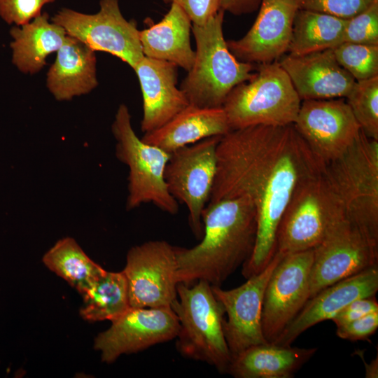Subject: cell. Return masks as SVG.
Returning <instances> with one entry per match:
<instances>
[{
    "mask_svg": "<svg viewBox=\"0 0 378 378\" xmlns=\"http://www.w3.org/2000/svg\"><path fill=\"white\" fill-rule=\"evenodd\" d=\"M51 21L94 51L113 55L132 69L144 56L136 24L125 18L118 0H100L99 10L94 14L63 8Z\"/></svg>",
    "mask_w": 378,
    "mask_h": 378,
    "instance_id": "10",
    "label": "cell"
},
{
    "mask_svg": "<svg viewBox=\"0 0 378 378\" xmlns=\"http://www.w3.org/2000/svg\"><path fill=\"white\" fill-rule=\"evenodd\" d=\"M281 256L276 252L262 271L237 288L224 290L211 285L227 314L223 328L232 357L251 346L267 342L262 330V300L267 281Z\"/></svg>",
    "mask_w": 378,
    "mask_h": 378,
    "instance_id": "16",
    "label": "cell"
},
{
    "mask_svg": "<svg viewBox=\"0 0 378 378\" xmlns=\"http://www.w3.org/2000/svg\"><path fill=\"white\" fill-rule=\"evenodd\" d=\"M314 251L282 255L267 281L261 324L267 342H274L302 309L309 296Z\"/></svg>",
    "mask_w": 378,
    "mask_h": 378,
    "instance_id": "13",
    "label": "cell"
},
{
    "mask_svg": "<svg viewBox=\"0 0 378 378\" xmlns=\"http://www.w3.org/2000/svg\"><path fill=\"white\" fill-rule=\"evenodd\" d=\"M378 312L375 295L355 300L342 309L332 321L336 327L346 324L368 314Z\"/></svg>",
    "mask_w": 378,
    "mask_h": 378,
    "instance_id": "36",
    "label": "cell"
},
{
    "mask_svg": "<svg viewBox=\"0 0 378 378\" xmlns=\"http://www.w3.org/2000/svg\"><path fill=\"white\" fill-rule=\"evenodd\" d=\"M302 101L346 98L356 80L335 59L332 49L279 60Z\"/></svg>",
    "mask_w": 378,
    "mask_h": 378,
    "instance_id": "19",
    "label": "cell"
},
{
    "mask_svg": "<svg viewBox=\"0 0 378 378\" xmlns=\"http://www.w3.org/2000/svg\"><path fill=\"white\" fill-rule=\"evenodd\" d=\"M345 214L323 172L302 186L287 205L277 228L276 252L286 255L313 249Z\"/></svg>",
    "mask_w": 378,
    "mask_h": 378,
    "instance_id": "8",
    "label": "cell"
},
{
    "mask_svg": "<svg viewBox=\"0 0 378 378\" xmlns=\"http://www.w3.org/2000/svg\"><path fill=\"white\" fill-rule=\"evenodd\" d=\"M378 328V312L368 314L360 318L337 327L336 335L349 341L367 340Z\"/></svg>",
    "mask_w": 378,
    "mask_h": 378,
    "instance_id": "34",
    "label": "cell"
},
{
    "mask_svg": "<svg viewBox=\"0 0 378 378\" xmlns=\"http://www.w3.org/2000/svg\"><path fill=\"white\" fill-rule=\"evenodd\" d=\"M224 13L220 9L202 24H192L195 57L180 89L189 104L221 108L232 90L252 78L253 64L237 59L230 51L223 31Z\"/></svg>",
    "mask_w": 378,
    "mask_h": 378,
    "instance_id": "3",
    "label": "cell"
},
{
    "mask_svg": "<svg viewBox=\"0 0 378 378\" xmlns=\"http://www.w3.org/2000/svg\"><path fill=\"white\" fill-rule=\"evenodd\" d=\"M345 99L361 131L378 140V76L356 81Z\"/></svg>",
    "mask_w": 378,
    "mask_h": 378,
    "instance_id": "29",
    "label": "cell"
},
{
    "mask_svg": "<svg viewBox=\"0 0 378 378\" xmlns=\"http://www.w3.org/2000/svg\"><path fill=\"white\" fill-rule=\"evenodd\" d=\"M122 272L130 307H169L177 297L176 248L167 241L150 240L132 247Z\"/></svg>",
    "mask_w": 378,
    "mask_h": 378,
    "instance_id": "12",
    "label": "cell"
},
{
    "mask_svg": "<svg viewBox=\"0 0 378 378\" xmlns=\"http://www.w3.org/2000/svg\"><path fill=\"white\" fill-rule=\"evenodd\" d=\"M317 350L272 342L253 345L232 357L227 373L235 378H291Z\"/></svg>",
    "mask_w": 378,
    "mask_h": 378,
    "instance_id": "24",
    "label": "cell"
},
{
    "mask_svg": "<svg viewBox=\"0 0 378 378\" xmlns=\"http://www.w3.org/2000/svg\"><path fill=\"white\" fill-rule=\"evenodd\" d=\"M170 307L179 323L176 337L179 354L227 373L232 356L223 332L225 311L211 285L204 280L190 286L178 283L177 297Z\"/></svg>",
    "mask_w": 378,
    "mask_h": 378,
    "instance_id": "4",
    "label": "cell"
},
{
    "mask_svg": "<svg viewBox=\"0 0 378 378\" xmlns=\"http://www.w3.org/2000/svg\"><path fill=\"white\" fill-rule=\"evenodd\" d=\"M111 323L108 330L97 335L94 346L101 351L102 361L107 363L120 355L174 340L179 329L178 318L170 306L130 307Z\"/></svg>",
    "mask_w": 378,
    "mask_h": 378,
    "instance_id": "15",
    "label": "cell"
},
{
    "mask_svg": "<svg viewBox=\"0 0 378 378\" xmlns=\"http://www.w3.org/2000/svg\"><path fill=\"white\" fill-rule=\"evenodd\" d=\"M261 0H220V9L233 15L246 14L255 10Z\"/></svg>",
    "mask_w": 378,
    "mask_h": 378,
    "instance_id": "37",
    "label": "cell"
},
{
    "mask_svg": "<svg viewBox=\"0 0 378 378\" xmlns=\"http://www.w3.org/2000/svg\"><path fill=\"white\" fill-rule=\"evenodd\" d=\"M332 52L339 64L356 81L378 76V46L344 42Z\"/></svg>",
    "mask_w": 378,
    "mask_h": 378,
    "instance_id": "30",
    "label": "cell"
},
{
    "mask_svg": "<svg viewBox=\"0 0 378 378\" xmlns=\"http://www.w3.org/2000/svg\"><path fill=\"white\" fill-rule=\"evenodd\" d=\"M362 358V356H361ZM362 360L365 366V377L366 378H377L378 377V357L373 359L370 364H368L362 358Z\"/></svg>",
    "mask_w": 378,
    "mask_h": 378,
    "instance_id": "38",
    "label": "cell"
},
{
    "mask_svg": "<svg viewBox=\"0 0 378 378\" xmlns=\"http://www.w3.org/2000/svg\"><path fill=\"white\" fill-rule=\"evenodd\" d=\"M378 46V0L359 14L346 20L342 42Z\"/></svg>",
    "mask_w": 378,
    "mask_h": 378,
    "instance_id": "31",
    "label": "cell"
},
{
    "mask_svg": "<svg viewBox=\"0 0 378 378\" xmlns=\"http://www.w3.org/2000/svg\"><path fill=\"white\" fill-rule=\"evenodd\" d=\"M230 130L223 107L189 104L161 127L144 133L141 139L171 154L206 138L222 136Z\"/></svg>",
    "mask_w": 378,
    "mask_h": 378,
    "instance_id": "21",
    "label": "cell"
},
{
    "mask_svg": "<svg viewBox=\"0 0 378 378\" xmlns=\"http://www.w3.org/2000/svg\"><path fill=\"white\" fill-rule=\"evenodd\" d=\"M166 4H174L181 8L194 24L207 22L220 9V0H162Z\"/></svg>",
    "mask_w": 378,
    "mask_h": 378,
    "instance_id": "35",
    "label": "cell"
},
{
    "mask_svg": "<svg viewBox=\"0 0 378 378\" xmlns=\"http://www.w3.org/2000/svg\"><path fill=\"white\" fill-rule=\"evenodd\" d=\"M203 235L192 248L175 246L178 281L199 280L220 286L250 258L257 234V214L246 197L223 200L206 206Z\"/></svg>",
    "mask_w": 378,
    "mask_h": 378,
    "instance_id": "2",
    "label": "cell"
},
{
    "mask_svg": "<svg viewBox=\"0 0 378 378\" xmlns=\"http://www.w3.org/2000/svg\"><path fill=\"white\" fill-rule=\"evenodd\" d=\"M377 0H298L299 9L309 10L348 20Z\"/></svg>",
    "mask_w": 378,
    "mask_h": 378,
    "instance_id": "32",
    "label": "cell"
},
{
    "mask_svg": "<svg viewBox=\"0 0 378 378\" xmlns=\"http://www.w3.org/2000/svg\"><path fill=\"white\" fill-rule=\"evenodd\" d=\"M80 316L90 321H113L130 307L127 284L122 272H105L82 294Z\"/></svg>",
    "mask_w": 378,
    "mask_h": 378,
    "instance_id": "27",
    "label": "cell"
},
{
    "mask_svg": "<svg viewBox=\"0 0 378 378\" xmlns=\"http://www.w3.org/2000/svg\"><path fill=\"white\" fill-rule=\"evenodd\" d=\"M111 130L116 141V158L129 168L127 209L151 203L162 211L176 214L178 202L169 193L164 180L170 153L137 136L124 104L117 109Z\"/></svg>",
    "mask_w": 378,
    "mask_h": 378,
    "instance_id": "7",
    "label": "cell"
},
{
    "mask_svg": "<svg viewBox=\"0 0 378 378\" xmlns=\"http://www.w3.org/2000/svg\"><path fill=\"white\" fill-rule=\"evenodd\" d=\"M12 62L24 74H34L46 64V57L57 52L67 36L59 25L50 21L44 12L22 26L10 31Z\"/></svg>",
    "mask_w": 378,
    "mask_h": 378,
    "instance_id": "25",
    "label": "cell"
},
{
    "mask_svg": "<svg viewBox=\"0 0 378 378\" xmlns=\"http://www.w3.org/2000/svg\"><path fill=\"white\" fill-rule=\"evenodd\" d=\"M217 169L206 205L246 197L257 214L253 251L242 265L245 279L262 271L276 253V232L294 194L320 175L325 164L293 125L231 130L216 148Z\"/></svg>",
    "mask_w": 378,
    "mask_h": 378,
    "instance_id": "1",
    "label": "cell"
},
{
    "mask_svg": "<svg viewBox=\"0 0 378 378\" xmlns=\"http://www.w3.org/2000/svg\"><path fill=\"white\" fill-rule=\"evenodd\" d=\"M177 68L172 63L146 56L134 67L143 97L141 129L144 133L161 127L189 105L176 87Z\"/></svg>",
    "mask_w": 378,
    "mask_h": 378,
    "instance_id": "20",
    "label": "cell"
},
{
    "mask_svg": "<svg viewBox=\"0 0 378 378\" xmlns=\"http://www.w3.org/2000/svg\"><path fill=\"white\" fill-rule=\"evenodd\" d=\"M43 262L81 295L104 272L71 237L57 241L43 255Z\"/></svg>",
    "mask_w": 378,
    "mask_h": 378,
    "instance_id": "28",
    "label": "cell"
},
{
    "mask_svg": "<svg viewBox=\"0 0 378 378\" xmlns=\"http://www.w3.org/2000/svg\"><path fill=\"white\" fill-rule=\"evenodd\" d=\"M293 125L324 164L343 154L361 132L345 98L302 101Z\"/></svg>",
    "mask_w": 378,
    "mask_h": 378,
    "instance_id": "14",
    "label": "cell"
},
{
    "mask_svg": "<svg viewBox=\"0 0 378 378\" xmlns=\"http://www.w3.org/2000/svg\"><path fill=\"white\" fill-rule=\"evenodd\" d=\"M258 15L248 31L238 40L227 41L239 61L265 64L287 52L298 0H261Z\"/></svg>",
    "mask_w": 378,
    "mask_h": 378,
    "instance_id": "17",
    "label": "cell"
},
{
    "mask_svg": "<svg viewBox=\"0 0 378 378\" xmlns=\"http://www.w3.org/2000/svg\"><path fill=\"white\" fill-rule=\"evenodd\" d=\"M252 78L234 87L223 108L231 130L292 125L302 100L277 61L258 64Z\"/></svg>",
    "mask_w": 378,
    "mask_h": 378,
    "instance_id": "6",
    "label": "cell"
},
{
    "mask_svg": "<svg viewBox=\"0 0 378 378\" xmlns=\"http://www.w3.org/2000/svg\"><path fill=\"white\" fill-rule=\"evenodd\" d=\"M192 24L183 10L172 4L160 22L139 31L144 55L172 63L188 71L195 57L190 43Z\"/></svg>",
    "mask_w": 378,
    "mask_h": 378,
    "instance_id": "23",
    "label": "cell"
},
{
    "mask_svg": "<svg viewBox=\"0 0 378 378\" xmlns=\"http://www.w3.org/2000/svg\"><path fill=\"white\" fill-rule=\"evenodd\" d=\"M220 137H208L172 152L164 170L168 190L187 207L188 223L197 239L203 235L202 216L216 177Z\"/></svg>",
    "mask_w": 378,
    "mask_h": 378,
    "instance_id": "11",
    "label": "cell"
},
{
    "mask_svg": "<svg viewBox=\"0 0 378 378\" xmlns=\"http://www.w3.org/2000/svg\"><path fill=\"white\" fill-rule=\"evenodd\" d=\"M309 299L323 288L378 264V241L345 214L313 248Z\"/></svg>",
    "mask_w": 378,
    "mask_h": 378,
    "instance_id": "9",
    "label": "cell"
},
{
    "mask_svg": "<svg viewBox=\"0 0 378 378\" xmlns=\"http://www.w3.org/2000/svg\"><path fill=\"white\" fill-rule=\"evenodd\" d=\"M378 291V265L334 283L308 299L292 322L272 342L290 346L307 329L332 320L356 299L375 295Z\"/></svg>",
    "mask_w": 378,
    "mask_h": 378,
    "instance_id": "18",
    "label": "cell"
},
{
    "mask_svg": "<svg viewBox=\"0 0 378 378\" xmlns=\"http://www.w3.org/2000/svg\"><path fill=\"white\" fill-rule=\"evenodd\" d=\"M346 20L328 14L298 9L287 52L302 55L332 49L342 42Z\"/></svg>",
    "mask_w": 378,
    "mask_h": 378,
    "instance_id": "26",
    "label": "cell"
},
{
    "mask_svg": "<svg viewBox=\"0 0 378 378\" xmlns=\"http://www.w3.org/2000/svg\"><path fill=\"white\" fill-rule=\"evenodd\" d=\"M56 0H0V18L7 24L22 26L41 13L42 8Z\"/></svg>",
    "mask_w": 378,
    "mask_h": 378,
    "instance_id": "33",
    "label": "cell"
},
{
    "mask_svg": "<svg viewBox=\"0 0 378 378\" xmlns=\"http://www.w3.org/2000/svg\"><path fill=\"white\" fill-rule=\"evenodd\" d=\"M95 51L67 35L47 74V88L59 101L90 92L98 85Z\"/></svg>",
    "mask_w": 378,
    "mask_h": 378,
    "instance_id": "22",
    "label": "cell"
},
{
    "mask_svg": "<svg viewBox=\"0 0 378 378\" xmlns=\"http://www.w3.org/2000/svg\"><path fill=\"white\" fill-rule=\"evenodd\" d=\"M323 175L346 216L378 241V140L361 131L343 154L325 164Z\"/></svg>",
    "mask_w": 378,
    "mask_h": 378,
    "instance_id": "5",
    "label": "cell"
}]
</instances>
